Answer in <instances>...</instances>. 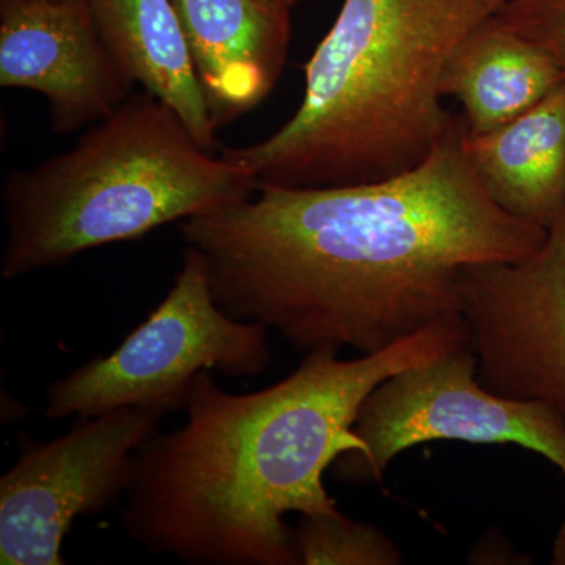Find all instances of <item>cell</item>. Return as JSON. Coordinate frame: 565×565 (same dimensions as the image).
<instances>
[{
  "label": "cell",
  "mask_w": 565,
  "mask_h": 565,
  "mask_svg": "<svg viewBox=\"0 0 565 565\" xmlns=\"http://www.w3.org/2000/svg\"><path fill=\"white\" fill-rule=\"evenodd\" d=\"M455 115L433 154L390 180L329 188L262 184L241 202L180 222L215 300L296 351H384L459 315L476 264L520 262L548 230L497 204Z\"/></svg>",
  "instance_id": "1"
},
{
  "label": "cell",
  "mask_w": 565,
  "mask_h": 565,
  "mask_svg": "<svg viewBox=\"0 0 565 565\" xmlns=\"http://www.w3.org/2000/svg\"><path fill=\"white\" fill-rule=\"evenodd\" d=\"M467 343L456 315L359 359L313 349L259 392H225L203 371L185 397L184 424L159 429L137 452L122 530L152 555L181 563L299 565L286 516L341 512L323 475L362 448L353 427L366 397L392 375Z\"/></svg>",
  "instance_id": "2"
},
{
  "label": "cell",
  "mask_w": 565,
  "mask_h": 565,
  "mask_svg": "<svg viewBox=\"0 0 565 565\" xmlns=\"http://www.w3.org/2000/svg\"><path fill=\"white\" fill-rule=\"evenodd\" d=\"M505 0H344L305 63L296 114L223 158L256 188H329L390 180L422 166L455 114L441 74L460 41Z\"/></svg>",
  "instance_id": "3"
},
{
  "label": "cell",
  "mask_w": 565,
  "mask_h": 565,
  "mask_svg": "<svg viewBox=\"0 0 565 565\" xmlns=\"http://www.w3.org/2000/svg\"><path fill=\"white\" fill-rule=\"evenodd\" d=\"M255 191L250 170L200 147L169 104L132 93L71 150L7 173L0 275L13 281L63 266Z\"/></svg>",
  "instance_id": "4"
},
{
  "label": "cell",
  "mask_w": 565,
  "mask_h": 565,
  "mask_svg": "<svg viewBox=\"0 0 565 565\" xmlns=\"http://www.w3.org/2000/svg\"><path fill=\"white\" fill-rule=\"evenodd\" d=\"M270 330L223 311L202 256L184 248L182 264L162 302L115 351L92 356L46 388L50 422L117 411H182L203 371L258 377L273 362Z\"/></svg>",
  "instance_id": "5"
},
{
  "label": "cell",
  "mask_w": 565,
  "mask_h": 565,
  "mask_svg": "<svg viewBox=\"0 0 565 565\" xmlns=\"http://www.w3.org/2000/svg\"><path fill=\"white\" fill-rule=\"evenodd\" d=\"M353 433L362 441L332 465L344 484H375L394 457L434 440L516 445L550 460L565 478V423L531 401L490 392L470 344L382 382L366 397Z\"/></svg>",
  "instance_id": "6"
},
{
  "label": "cell",
  "mask_w": 565,
  "mask_h": 565,
  "mask_svg": "<svg viewBox=\"0 0 565 565\" xmlns=\"http://www.w3.org/2000/svg\"><path fill=\"white\" fill-rule=\"evenodd\" d=\"M166 416L117 408L81 416L46 444L21 437L20 456L0 479V564H66L63 541L74 522L122 503L137 452Z\"/></svg>",
  "instance_id": "7"
},
{
  "label": "cell",
  "mask_w": 565,
  "mask_h": 565,
  "mask_svg": "<svg viewBox=\"0 0 565 565\" xmlns=\"http://www.w3.org/2000/svg\"><path fill=\"white\" fill-rule=\"evenodd\" d=\"M459 316L479 382L565 423V206L533 255L463 270Z\"/></svg>",
  "instance_id": "8"
},
{
  "label": "cell",
  "mask_w": 565,
  "mask_h": 565,
  "mask_svg": "<svg viewBox=\"0 0 565 565\" xmlns=\"http://www.w3.org/2000/svg\"><path fill=\"white\" fill-rule=\"evenodd\" d=\"M0 85L43 95L65 136L109 117L136 84L82 0H0Z\"/></svg>",
  "instance_id": "9"
},
{
  "label": "cell",
  "mask_w": 565,
  "mask_h": 565,
  "mask_svg": "<svg viewBox=\"0 0 565 565\" xmlns=\"http://www.w3.org/2000/svg\"><path fill=\"white\" fill-rule=\"evenodd\" d=\"M215 132L250 114L280 81L291 10L264 0H172Z\"/></svg>",
  "instance_id": "10"
},
{
  "label": "cell",
  "mask_w": 565,
  "mask_h": 565,
  "mask_svg": "<svg viewBox=\"0 0 565 565\" xmlns=\"http://www.w3.org/2000/svg\"><path fill=\"white\" fill-rule=\"evenodd\" d=\"M467 151L490 196L509 214L548 230L565 206V82Z\"/></svg>",
  "instance_id": "11"
},
{
  "label": "cell",
  "mask_w": 565,
  "mask_h": 565,
  "mask_svg": "<svg viewBox=\"0 0 565 565\" xmlns=\"http://www.w3.org/2000/svg\"><path fill=\"white\" fill-rule=\"evenodd\" d=\"M565 82L563 70L542 51L490 17L452 52L441 74V96L462 104L471 136L515 120Z\"/></svg>",
  "instance_id": "12"
},
{
  "label": "cell",
  "mask_w": 565,
  "mask_h": 565,
  "mask_svg": "<svg viewBox=\"0 0 565 565\" xmlns=\"http://www.w3.org/2000/svg\"><path fill=\"white\" fill-rule=\"evenodd\" d=\"M82 2L134 84L169 104L196 143L215 152V129L172 0Z\"/></svg>",
  "instance_id": "13"
},
{
  "label": "cell",
  "mask_w": 565,
  "mask_h": 565,
  "mask_svg": "<svg viewBox=\"0 0 565 565\" xmlns=\"http://www.w3.org/2000/svg\"><path fill=\"white\" fill-rule=\"evenodd\" d=\"M294 546L299 565L403 564V553L384 531L343 512L300 515Z\"/></svg>",
  "instance_id": "14"
},
{
  "label": "cell",
  "mask_w": 565,
  "mask_h": 565,
  "mask_svg": "<svg viewBox=\"0 0 565 565\" xmlns=\"http://www.w3.org/2000/svg\"><path fill=\"white\" fill-rule=\"evenodd\" d=\"M493 17L545 51L565 76V0H505Z\"/></svg>",
  "instance_id": "15"
},
{
  "label": "cell",
  "mask_w": 565,
  "mask_h": 565,
  "mask_svg": "<svg viewBox=\"0 0 565 565\" xmlns=\"http://www.w3.org/2000/svg\"><path fill=\"white\" fill-rule=\"evenodd\" d=\"M552 564L565 565V520L557 531L555 544H553Z\"/></svg>",
  "instance_id": "16"
},
{
  "label": "cell",
  "mask_w": 565,
  "mask_h": 565,
  "mask_svg": "<svg viewBox=\"0 0 565 565\" xmlns=\"http://www.w3.org/2000/svg\"><path fill=\"white\" fill-rule=\"evenodd\" d=\"M270 6L280 7V9L291 10L297 3L305 2V0H264Z\"/></svg>",
  "instance_id": "17"
}]
</instances>
